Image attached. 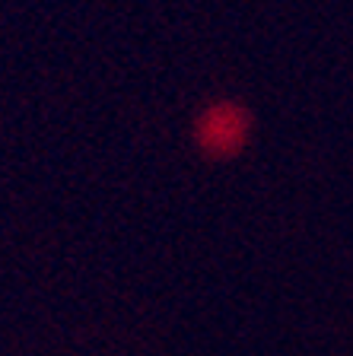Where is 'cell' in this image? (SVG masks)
I'll return each instance as SVG.
<instances>
[{
    "mask_svg": "<svg viewBox=\"0 0 353 356\" xmlns=\"http://www.w3.org/2000/svg\"><path fill=\"white\" fill-rule=\"evenodd\" d=\"M245 137V115L235 105H217L201 118L198 140L210 153H229Z\"/></svg>",
    "mask_w": 353,
    "mask_h": 356,
    "instance_id": "obj_1",
    "label": "cell"
}]
</instances>
